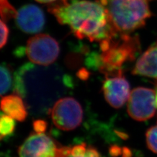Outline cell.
Listing matches in <instances>:
<instances>
[{
	"instance_id": "ba28073f",
	"label": "cell",
	"mask_w": 157,
	"mask_h": 157,
	"mask_svg": "<svg viewBox=\"0 0 157 157\" xmlns=\"http://www.w3.org/2000/svg\"><path fill=\"white\" fill-rule=\"evenodd\" d=\"M60 148L44 133L32 134L19 147L20 157H59Z\"/></svg>"
},
{
	"instance_id": "277c9868",
	"label": "cell",
	"mask_w": 157,
	"mask_h": 157,
	"mask_svg": "<svg viewBox=\"0 0 157 157\" xmlns=\"http://www.w3.org/2000/svg\"><path fill=\"white\" fill-rule=\"evenodd\" d=\"M99 67L106 75H114L122 71L121 67L126 62L134 60L140 51L138 37L130 34L117 33L100 43Z\"/></svg>"
},
{
	"instance_id": "d6986e66",
	"label": "cell",
	"mask_w": 157,
	"mask_h": 157,
	"mask_svg": "<svg viewBox=\"0 0 157 157\" xmlns=\"http://www.w3.org/2000/svg\"><path fill=\"white\" fill-rule=\"evenodd\" d=\"M33 128L37 133H43L47 129L46 122L42 120H37L33 122Z\"/></svg>"
},
{
	"instance_id": "4fadbf2b",
	"label": "cell",
	"mask_w": 157,
	"mask_h": 157,
	"mask_svg": "<svg viewBox=\"0 0 157 157\" xmlns=\"http://www.w3.org/2000/svg\"><path fill=\"white\" fill-rule=\"evenodd\" d=\"M59 157H100L96 149L81 144L70 147H60Z\"/></svg>"
},
{
	"instance_id": "9a60e30c",
	"label": "cell",
	"mask_w": 157,
	"mask_h": 157,
	"mask_svg": "<svg viewBox=\"0 0 157 157\" xmlns=\"http://www.w3.org/2000/svg\"><path fill=\"white\" fill-rule=\"evenodd\" d=\"M0 77H1V88H0L1 94L3 95L9 90L12 82L11 71L5 63H3L0 68Z\"/></svg>"
},
{
	"instance_id": "3957f363",
	"label": "cell",
	"mask_w": 157,
	"mask_h": 157,
	"mask_svg": "<svg viewBox=\"0 0 157 157\" xmlns=\"http://www.w3.org/2000/svg\"><path fill=\"white\" fill-rule=\"evenodd\" d=\"M111 26L119 33L129 34L145 26L152 16L147 0H98Z\"/></svg>"
},
{
	"instance_id": "30bf717a",
	"label": "cell",
	"mask_w": 157,
	"mask_h": 157,
	"mask_svg": "<svg viewBox=\"0 0 157 157\" xmlns=\"http://www.w3.org/2000/svg\"><path fill=\"white\" fill-rule=\"evenodd\" d=\"M16 24L18 28L27 33H36L45 25V15L42 10L34 5H26L17 12Z\"/></svg>"
},
{
	"instance_id": "9c48e42d",
	"label": "cell",
	"mask_w": 157,
	"mask_h": 157,
	"mask_svg": "<svg viewBox=\"0 0 157 157\" xmlns=\"http://www.w3.org/2000/svg\"><path fill=\"white\" fill-rule=\"evenodd\" d=\"M102 91L108 104L115 108L123 106L130 95V85L122 75V71L106 75Z\"/></svg>"
},
{
	"instance_id": "7c38bea8",
	"label": "cell",
	"mask_w": 157,
	"mask_h": 157,
	"mask_svg": "<svg viewBox=\"0 0 157 157\" xmlns=\"http://www.w3.org/2000/svg\"><path fill=\"white\" fill-rule=\"evenodd\" d=\"M1 108L4 113L13 119L22 122L27 117V109L25 103L21 96L18 94L5 96L2 98Z\"/></svg>"
},
{
	"instance_id": "e0dca14e",
	"label": "cell",
	"mask_w": 157,
	"mask_h": 157,
	"mask_svg": "<svg viewBox=\"0 0 157 157\" xmlns=\"http://www.w3.org/2000/svg\"><path fill=\"white\" fill-rule=\"evenodd\" d=\"M146 143L148 148L157 154V125L151 127L146 132Z\"/></svg>"
},
{
	"instance_id": "5b68a950",
	"label": "cell",
	"mask_w": 157,
	"mask_h": 157,
	"mask_svg": "<svg viewBox=\"0 0 157 157\" xmlns=\"http://www.w3.org/2000/svg\"><path fill=\"white\" fill-rule=\"evenodd\" d=\"M50 113L54 124L62 130H74L82 121V108L79 103L71 97L56 101L50 109Z\"/></svg>"
},
{
	"instance_id": "7a4b0ae2",
	"label": "cell",
	"mask_w": 157,
	"mask_h": 157,
	"mask_svg": "<svg viewBox=\"0 0 157 157\" xmlns=\"http://www.w3.org/2000/svg\"><path fill=\"white\" fill-rule=\"evenodd\" d=\"M70 79V78H69ZM68 77L60 80L55 71L34 65H24L19 69L14 77V90L17 94L24 98V102L32 109L36 108L41 100H44L47 108L61 94V85L58 84H71ZM37 109V107H36Z\"/></svg>"
},
{
	"instance_id": "6da1fadb",
	"label": "cell",
	"mask_w": 157,
	"mask_h": 157,
	"mask_svg": "<svg viewBox=\"0 0 157 157\" xmlns=\"http://www.w3.org/2000/svg\"><path fill=\"white\" fill-rule=\"evenodd\" d=\"M58 22L68 25L78 39L99 41L117 33L110 24L99 2L86 0H59L49 7Z\"/></svg>"
},
{
	"instance_id": "44dd1931",
	"label": "cell",
	"mask_w": 157,
	"mask_h": 157,
	"mask_svg": "<svg viewBox=\"0 0 157 157\" xmlns=\"http://www.w3.org/2000/svg\"><path fill=\"white\" fill-rule=\"evenodd\" d=\"M156 107H157V90L156 92Z\"/></svg>"
},
{
	"instance_id": "8992f818",
	"label": "cell",
	"mask_w": 157,
	"mask_h": 157,
	"mask_svg": "<svg viewBox=\"0 0 157 157\" xmlns=\"http://www.w3.org/2000/svg\"><path fill=\"white\" fill-rule=\"evenodd\" d=\"M26 54L32 63L46 66L56 60L60 54V47L53 37L48 34L41 33L28 41Z\"/></svg>"
},
{
	"instance_id": "2e32d148",
	"label": "cell",
	"mask_w": 157,
	"mask_h": 157,
	"mask_svg": "<svg viewBox=\"0 0 157 157\" xmlns=\"http://www.w3.org/2000/svg\"><path fill=\"white\" fill-rule=\"evenodd\" d=\"M0 13L3 21H8L17 17V11L9 3L8 0H0Z\"/></svg>"
},
{
	"instance_id": "ac0fdd59",
	"label": "cell",
	"mask_w": 157,
	"mask_h": 157,
	"mask_svg": "<svg viewBox=\"0 0 157 157\" xmlns=\"http://www.w3.org/2000/svg\"><path fill=\"white\" fill-rule=\"evenodd\" d=\"M1 41H0V47L2 48L6 45L8 37H9V30L6 24L2 20L1 21Z\"/></svg>"
},
{
	"instance_id": "ffe728a7",
	"label": "cell",
	"mask_w": 157,
	"mask_h": 157,
	"mask_svg": "<svg viewBox=\"0 0 157 157\" xmlns=\"http://www.w3.org/2000/svg\"><path fill=\"white\" fill-rule=\"evenodd\" d=\"M37 2L39 3H52L54 2H56L57 0H36Z\"/></svg>"
},
{
	"instance_id": "52a82bcc",
	"label": "cell",
	"mask_w": 157,
	"mask_h": 157,
	"mask_svg": "<svg viewBox=\"0 0 157 157\" xmlns=\"http://www.w3.org/2000/svg\"><path fill=\"white\" fill-rule=\"evenodd\" d=\"M127 109L135 121H145L151 119L157 109L156 92L146 87L134 88L130 92Z\"/></svg>"
},
{
	"instance_id": "5bb4252c",
	"label": "cell",
	"mask_w": 157,
	"mask_h": 157,
	"mask_svg": "<svg viewBox=\"0 0 157 157\" xmlns=\"http://www.w3.org/2000/svg\"><path fill=\"white\" fill-rule=\"evenodd\" d=\"M15 120L6 114H2L0 119V134L1 138L10 136L15 129Z\"/></svg>"
},
{
	"instance_id": "8fae6325",
	"label": "cell",
	"mask_w": 157,
	"mask_h": 157,
	"mask_svg": "<svg viewBox=\"0 0 157 157\" xmlns=\"http://www.w3.org/2000/svg\"><path fill=\"white\" fill-rule=\"evenodd\" d=\"M132 73L157 79V40L138 58Z\"/></svg>"
}]
</instances>
